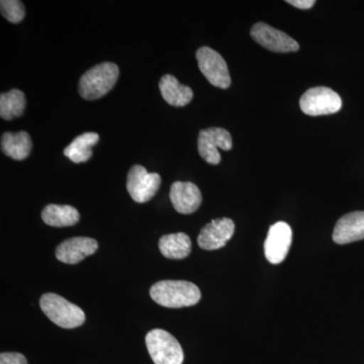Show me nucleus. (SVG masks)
<instances>
[{
    "label": "nucleus",
    "mask_w": 364,
    "mask_h": 364,
    "mask_svg": "<svg viewBox=\"0 0 364 364\" xmlns=\"http://www.w3.org/2000/svg\"><path fill=\"white\" fill-rule=\"evenodd\" d=\"M150 296L158 305L171 309L195 306L202 298L200 289L186 280H161L151 287Z\"/></svg>",
    "instance_id": "nucleus-1"
},
{
    "label": "nucleus",
    "mask_w": 364,
    "mask_h": 364,
    "mask_svg": "<svg viewBox=\"0 0 364 364\" xmlns=\"http://www.w3.org/2000/svg\"><path fill=\"white\" fill-rule=\"evenodd\" d=\"M119 69L117 64L105 62L86 71L79 81L81 97L95 100L105 97L116 85Z\"/></svg>",
    "instance_id": "nucleus-2"
},
{
    "label": "nucleus",
    "mask_w": 364,
    "mask_h": 364,
    "mask_svg": "<svg viewBox=\"0 0 364 364\" xmlns=\"http://www.w3.org/2000/svg\"><path fill=\"white\" fill-rule=\"evenodd\" d=\"M40 306L43 313L54 324L64 329H73L80 327L85 322V314L63 296L56 294H43L40 299Z\"/></svg>",
    "instance_id": "nucleus-3"
},
{
    "label": "nucleus",
    "mask_w": 364,
    "mask_h": 364,
    "mask_svg": "<svg viewBox=\"0 0 364 364\" xmlns=\"http://www.w3.org/2000/svg\"><path fill=\"white\" fill-rule=\"evenodd\" d=\"M146 346L155 364H182L184 355L176 337L162 329H154L146 336Z\"/></svg>",
    "instance_id": "nucleus-4"
},
{
    "label": "nucleus",
    "mask_w": 364,
    "mask_h": 364,
    "mask_svg": "<svg viewBox=\"0 0 364 364\" xmlns=\"http://www.w3.org/2000/svg\"><path fill=\"white\" fill-rule=\"evenodd\" d=\"M299 107L308 116H327L336 114L341 109L342 100L338 93L331 88L318 86L304 93L299 100Z\"/></svg>",
    "instance_id": "nucleus-5"
},
{
    "label": "nucleus",
    "mask_w": 364,
    "mask_h": 364,
    "mask_svg": "<svg viewBox=\"0 0 364 364\" xmlns=\"http://www.w3.org/2000/svg\"><path fill=\"white\" fill-rule=\"evenodd\" d=\"M198 68L215 87L227 90L231 85V76L226 61L215 50L210 47H202L196 52Z\"/></svg>",
    "instance_id": "nucleus-6"
},
{
    "label": "nucleus",
    "mask_w": 364,
    "mask_h": 364,
    "mask_svg": "<svg viewBox=\"0 0 364 364\" xmlns=\"http://www.w3.org/2000/svg\"><path fill=\"white\" fill-rule=\"evenodd\" d=\"M161 184V177L155 172H148L142 165H134L127 177V189L136 203L149 202L156 195Z\"/></svg>",
    "instance_id": "nucleus-7"
},
{
    "label": "nucleus",
    "mask_w": 364,
    "mask_h": 364,
    "mask_svg": "<svg viewBox=\"0 0 364 364\" xmlns=\"http://www.w3.org/2000/svg\"><path fill=\"white\" fill-rule=\"evenodd\" d=\"M233 147L232 136L223 128H208L200 132L198 140V153L208 164L218 165L221 162L219 150L229 151Z\"/></svg>",
    "instance_id": "nucleus-8"
},
{
    "label": "nucleus",
    "mask_w": 364,
    "mask_h": 364,
    "mask_svg": "<svg viewBox=\"0 0 364 364\" xmlns=\"http://www.w3.org/2000/svg\"><path fill=\"white\" fill-rule=\"evenodd\" d=\"M250 35L255 42L269 51L289 53L296 52L299 49L298 42H296L293 38L267 23H255L251 28Z\"/></svg>",
    "instance_id": "nucleus-9"
},
{
    "label": "nucleus",
    "mask_w": 364,
    "mask_h": 364,
    "mask_svg": "<svg viewBox=\"0 0 364 364\" xmlns=\"http://www.w3.org/2000/svg\"><path fill=\"white\" fill-rule=\"evenodd\" d=\"M293 241V231L286 222H277L270 226L264 243L265 257L272 264L286 259Z\"/></svg>",
    "instance_id": "nucleus-10"
},
{
    "label": "nucleus",
    "mask_w": 364,
    "mask_h": 364,
    "mask_svg": "<svg viewBox=\"0 0 364 364\" xmlns=\"http://www.w3.org/2000/svg\"><path fill=\"white\" fill-rule=\"evenodd\" d=\"M235 224L229 218L213 220L203 228L198 237V243L203 250H218L231 240Z\"/></svg>",
    "instance_id": "nucleus-11"
},
{
    "label": "nucleus",
    "mask_w": 364,
    "mask_h": 364,
    "mask_svg": "<svg viewBox=\"0 0 364 364\" xmlns=\"http://www.w3.org/2000/svg\"><path fill=\"white\" fill-rule=\"evenodd\" d=\"M169 196L173 208L179 214H193L203 202L200 188L193 182H174L170 188Z\"/></svg>",
    "instance_id": "nucleus-12"
},
{
    "label": "nucleus",
    "mask_w": 364,
    "mask_h": 364,
    "mask_svg": "<svg viewBox=\"0 0 364 364\" xmlns=\"http://www.w3.org/2000/svg\"><path fill=\"white\" fill-rule=\"evenodd\" d=\"M98 243L97 240L87 237H74L62 242L56 249L57 259L66 264H77L97 252Z\"/></svg>",
    "instance_id": "nucleus-13"
},
{
    "label": "nucleus",
    "mask_w": 364,
    "mask_h": 364,
    "mask_svg": "<svg viewBox=\"0 0 364 364\" xmlns=\"http://www.w3.org/2000/svg\"><path fill=\"white\" fill-rule=\"evenodd\" d=\"M364 239V212H353L343 215L333 232V241L344 245Z\"/></svg>",
    "instance_id": "nucleus-14"
},
{
    "label": "nucleus",
    "mask_w": 364,
    "mask_h": 364,
    "mask_svg": "<svg viewBox=\"0 0 364 364\" xmlns=\"http://www.w3.org/2000/svg\"><path fill=\"white\" fill-rule=\"evenodd\" d=\"M162 97L172 107H181L188 105L193 97V91L189 86L181 85L174 76L166 74L159 82Z\"/></svg>",
    "instance_id": "nucleus-15"
},
{
    "label": "nucleus",
    "mask_w": 364,
    "mask_h": 364,
    "mask_svg": "<svg viewBox=\"0 0 364 364\" xmlns=\"http://www.w3.org/2000/svg\"><path fill=\"white\" fill-rule=\"evenodd\" d=\"M32 139L25 131L18 133L7 132L1 136L2 153L14 160H25L32 152Z\"/></svg>",
    "instance_id": "nucleus-16"
},
{
    "label": "nucleus",
    "mask_w": 364,
    "mask_h": 364,
    "mask_svg": "<svg viewBox=\"0 0 364 364\" xmlns=\"http://www.w3.org/2000/svg\"><path fill=\"white\" fill-rule=\"evenodd\" d=\"M100 142V135L93 132L81 134L64 149V155L74 163L88 161L92 156V147Z\"/></svg>",
    "instance_id": "nucleus-17"
},
{
    "label": "nucleus",
    "mask_w": 364,
    "mask_h": 364,
    "mask_svg": "<svg viewBox=\"0 0 364 364\" xmlns=\"http://www.w3.org/2000/svg\"><path fill=\"white\" fill-rule=\"evenodd\" d=\"M79 212L66 205H48L42 212V219L49 226L63 228L74 226L79 221Z\"/></svg>",
    "instance_id": "nucleus-18"
},
{
    "label": "nucleus",
    "mask_w": 364,
    "mask_h": 364,
    "mask_svg": "<svg viewBox=\"0 0 364 364\" xmlns=\"http://www.w3.org/2000/svg\"><path fill=\"white\" fill-rule=\"evenodd\" d=\"M160 252L169 259H183L191 252V240L188 235H165L159 240Z\"/></svg>",
    "instance_id": "nucleus-19"
},
{
    "label": "nucleus",
    "mask_w": 364,
    "mask_h": 364,
    "mask_svg": "<svg viewBox=\"0 0 364 364\" xmlns=\"http://www.w3.org/2000/svg\"><path fill=\"white\" fill-rule=\"evenodd\" d=\"M26 100L25 93L20 90H11L0 95V117L6 121L21 117L25 112Z\"/></svg>",
    "instance_id": "nucleus-20"
},
{
    "label": "nucleus",
    "mask_w": 364,
    "mask_h": 364,
    "mask_svg": "<svg viewBox=\"0 0 364 364\" xmlns=\"http://www.w3.org/2000/svg\"><path fill=\"white\" fill-rule=\"evenodd\" d=\"M0 11L9 23H21L26 16L25 6L18 0H2L0 2Z\"/></svg>",
    "instance_id": "nucleus-21"
},
{
    "label": "nucleus",
    "mask_w": 364,
    "mask_h": 364,
    "mask_svg": "<svg viewBox=\"0 0 364 364\" xmlns=\"http://www.w3.org/2000/svg\"><path fill=\"white\" fill-rule=\"evenodd\" d=\"M0 364H28V361L23 354L6 352L0 354Z\"/></svg>",
    "instance_id": "nucleus-22"
},
{
    "label": "nucleus",
    "mask_w": 364,
    "mask_h": 364,
    "mask_svg": "<svg viewBox=\"0 0 364 364\" xmlns=\"http://www.w3.org/2000/svg\"><path fill=\"white\" fill-rule=\"evenodd\" d=\"M287 2L299 9H310L316 4L315 0H287Z\"/></svg>",
    "instance_id": "nucleus-23"
}]
</instances>
